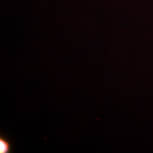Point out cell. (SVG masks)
Masks as SVG:
<instances>
[{
    "mask_svg": "<svg viewBox=\"0 0 153 153\" xmlns=\"http://www.w3.org/2000/svg\"><path fill=\"white\" fill-rule=\"evenodd\" d=\"M9 151V143L1 138L0 139V152L5 153L8 152Z\"/></svg>",
    "mask_w": 153,
    "mask_h": 153,
    "instance_id": "obj_1",
    "label": "cell"
}]
</instances>
